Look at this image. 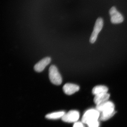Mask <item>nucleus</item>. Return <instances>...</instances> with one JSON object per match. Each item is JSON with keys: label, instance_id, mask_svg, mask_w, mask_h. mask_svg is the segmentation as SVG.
<instances>
[{"label": "nucleus", "instance_id": "obj_1", "mask_svg": "<svg viewBox=\"0 0 127 127\" xmlns=\"http://www.w3.org/2000/svg\"><path fill=\"white\" fill-rule=\"evenodd\" d=\"M49 78L53 84L60 85L62 84V79L56 67L52 65L50 67L49 70Z\"/></svg>", "mask_w": 127, "mask_h": 127}, {"label": "nucleus", "instance_id": "obj_2", "mask_svg": "<svg viewBox=\"0 0 127 127\" xmlns=\"http://www.w3.org/2000/svg\"><path fill=\"white\" fill-rule=\"evenodd\" d=\"M100 116V112L96 109H89L84 114L82 118V122L87 124L92 121L98 120Z\"/></svg>", "mask_w": 127, "mask_h": 127}, {"label": "nucleus", "instance_id": "obj_3", "mask_svg": "<svg viewBox=\"0 0 127 127\" xmlns=\"http://www.w3.org/2000/svg\"><path fill=\"white\" fill-rule=\"evenodd\" d=\"M103 25V21L102 18L100 17L98 18L95 22L94 28L91 37L90 41L91 43H94L96 40L98 35L102 30Z\"/></svg>", "mask_w": 127, "mask_h": 127}, {"label": "nucleus", "instance_id": "obj_4", "mask_svg": "<svg viewBox=\"0 0 127 127\" xmlns=\"http://www.w3.org/2000/svg\"><path fill=\"white\" fill-rule=\"evenodd\" d=\"M96 109L101 113H111L115 112L114 104L108 101L97 105Z\"/></svg>", "mask_w": 127, "mask_h": 127}, {"label": "nucleus", "instance_id": "obj_5", "mask_svg": "<svg viewBox=\"0 0 127 127\" xmlns=\"http://www.w3.org/2000/svg\"><path fill=\"white\" fill-rule=\"evenodd\" d=\"M109 14L111 16V22L113 24H119L123 22V16L115 6L111 7L109 11Z\"/></svg>", "mask_w": 127, "mask_h": 127}, {"label": "nucleus", "instance_id": "obj_6", "mask_svg": "<svg viewBox=\"0 0 127 127\" xmlns=\"http://www.w3.org/2000/svg\"><path fill=\"white\" fill-rule=\"evenodd\" d=\"M79 113L78 111L72 110L65 113L62 119L63 121L65 122L72 123L76 122L79 119Z\"/></svg>", "mask_w": 127, "mask_h": 127}, {"label": "nucleus", "instance_id": "obj_7", "mask_svg": "<svg viewBox=\"0 0 127 127\" xmlns=\"http://www.w3.org/2000/svg\"><path fill=\"white\" fill-rule=\"evenodd\" d=\"M51 62V58L50 57L45 58L35 65L34 67V70L37 72H41L44 70Z\"/></svg>", "mask_w": 127, "mask_h": 127}, {"label": "nucleus", "instance_id": "obj_8", "mask_svg": "<svg viewBox=\"0 0 127 127\" xmlns=\"http://www.w3.org/2000/svg\"><path fill=\"white\" fill-rule=\"evenodd\" d=\"M79 89V86L72 83H66L63 87V90L64 93L67 95H72L78 92Z\"/></svg>", "mask_w": 127, "mask_h": 127}, {"label": "nucleus", "instance_id": "obj_9", "mask_svg": "<svg viewBox=\"0 0 127 127\" xmlns=\"http://www.w3.org/2000/svg\"><path fill=\"white\" fill-rule=\"evenodd\" d=\"M110 95L108 93L96 95L95 96L94 101L95 104L98 105L107 101Z\"/></svg>", "mask_w": 127, "mask_h": 127}, {"label": "nucleus", "instance_id": "obj_10", "mask_svg": "<svg viewBox=\"0 0 127 127\" xmlns=\"http://www.w3.org/2000/svg\"><path fill=\"white\" fill-rule=\"evenodd\" d=\"M108 88L104 86H97L94 87L92 90V93L96 95L107 93Z\"/></svg>", "mask_w": 127, "mask_h": 127}, {"label": "nucleus", "instance_id": "obj_11", "mask_svg": "<svg viewBox=\"0 0 127 127\" xmlns=\"http://www.w3.org/2000/svg\"><path fill=\"white\" fill-rule=\"evenodd\" d=\"M65 113L64 111H59L48 114L46 116V118L48 119H57L60 118H62L64 114Z\"/></svg>", "mask_w": 127, "mask_h": 127}, {"label": "nucleus", "instance_id": "obj_12", "mask_svg": "<svg viewBox=\"0 0 127 127\" xmlns=\"http://www.w3.org/2000/svg\"><path fill=\"white\" fill-rule=\"evenodd\" d=\"M115 113H116L115 111L111 113H101V114H100L99 119L101 121H106L113 117Z\"/></svg>", "mask_w": 127, "mask_h": 127}, {"label": "nucleus", "instance_id": "obj_13", "mask_svg": "<svg viewBox=\"0 0 127 127\" xmlns=\"http://www.w3.org/2000/svg\"><path fill=\"white\" fill-rule=\"evenodd\" d=\"M87 124L89 127H98L99 123L98 120H96L90 122Z\"/></svg>", "mask_w": 127, "mask_h": 127}, {"label": "nucleus", "instance_id": "obj_14", "mask_svg": "<svg viewBox=\"0 0 127 127\" xmlns=\"http://www.w3.org/2000/svg\"><path fill=\"white\" fill-rule=\"evenodd\" d=\"M73 127H84L82 123L80 122H77L74 124Z\"/></svg>", "mask_w": 127, "mask_h": 127}]
</instances>
